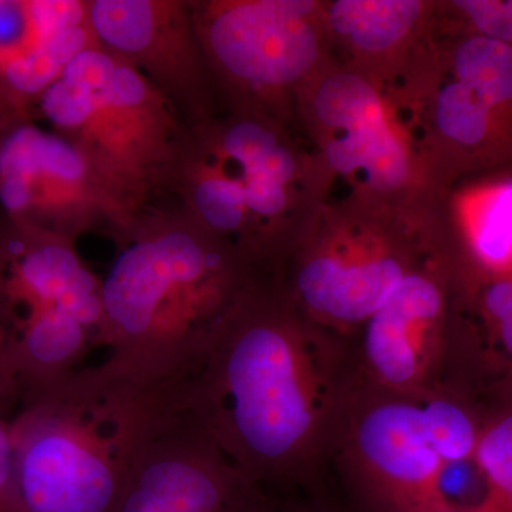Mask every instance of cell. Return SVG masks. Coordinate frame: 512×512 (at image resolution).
Wrapping results in <instances>:
<instances>
[{"instance_id": "obj_24", "label": "cell", "mask_w": 512, "mask_h": 512, "mask_svg": "<svg viewBox=\"0 0 512 512\" xmlns=\"http://www.w3.org/2000/svg\"><path fill=\"white\" fill-rule=\"evenodd\" d=\"M20 386L10 362L8 346L0 332V419L10 420L19 407Z\"/></svg>"}, {"instance_id": "obj_10", "label": "cell", "mask_w": 512, "mask_h": 512, "mask_svg": "<svg viewBox=\"0 0 512 512\" xmlns=\"http://www.w3.org/2000/svg\"><path fill=\"white\" fill-rule=\"evenodd\" d=\"M97 42L144 74L187 130L214 119V79L190 0H87Z\"/></svg>"}, {"instance_id": "obj_15", "label": "cell", "mask_w": 512, "mask_h": 512, "mask_svg": "<svg viewBox=\"0 0 512 512\" xmlns=\"http://www.w3.org/2000/svg\"><path fill=\"white\" fill-rule=\"evenodd\" d=\"M329 164L340 174L363 170L376 190H392L409 177L406 151L387 123L349 131L326 147Z\"/></svg>"}, {"instance_id": "obj_1", "label": "cell", "mask_w": 512, "mask_h": 512, "mask_svg": "<svg viewBox=\"0 0 512 512\" xmlns=\"http://www.w3.org/2000/svg\"><path fill=\"white\" fill-rule=\"evenodd\" d=\"M357 384L348 349L249 286L183 403L249 484L285 488L338 443Z\"/></svg>"}, {"instance_id": "obj_26", "label": "cell", "mask_w": 512, "mask_h": 512, "mask_svg": "<svg viewBox=\"0 0 512 512\" xmlns=\"http://www.w3.org/2000/svg\"><path fill=\"white\" fill-rule=\"evenodd\" d=\"M241 512H278V508L272 504L271 498L265 497L264 500L258 501L251 507L245 508Z\"/></svg>"}, {"instance_id": "obj_22", "label": "cell", "mask_w": 512, "mask_h": 512, "mask_svg": "<svg viewBox=\"0 0 512 512\" xmlns=\"http://www.w3.org/2000/svg\"><path fill=\"white\" fill-rule=\"evenodd\" d=\"M454 5L473 23L478 36L512 46V0H458Z\"/></svg>"}, {"instance_id": "obj_8", "label": "cell", "mask_w": 512, "mask_h": 512, "mask_svg": "<svg viewBox=\"0 0 512 512\" xmlns=\"http://www.w3.org/2000/svg\"><path fill=\"white\" fill-rule=\"evenodd\" d=\"M265 495L181 402L138 448L113 512H241Z\"/></svg>"}, {"instance_id": "obj_5", "label": "cell", "mask_w": 512, "mask_h": 512, "mask_svg": "<svg viewBox=\"0 0 512 512\" xmlns=\"http://www.w3.org/2000/svg\"><path fill=\"white\" fill-rule=\"evenodd\" d=\"M101 292L76 241L0 214V332L22 394L72 375L100 348Z\"/></svg>"}, {"instance_id": "obj_16", "label": "cell", "mask_w": 512, "mask_h": 512, "mask_svg": "<svg viewBox=\"0 0 512 512\" xmlns=\"http://www.w3.org/2000/svg\"><path fill=\"white\" fill-rule=\"evenodd\" d=\"M420 10L416 0H340L330 9V25L359 49L380 52L409 32Z\"/></svg>"}, {"instance_id": "obj_14", "label": "cell", "mask_w": 512, "mask_h": 512, "mask_svg": "<svg viewBox=\"0 0 512 512\" xmlns=\"http://www.w3.org/2000/svg\"><path fill=\"white\" fill-rule=\"evenodd\" d=\"M407 272L399 259L389 255L346 259L319 255L296 272L293 288L303 308L333 328H362Z\"/></svg>"}, {"instance_id": "obj_6", "label": "cell", "mask_w": 512, "mask_h": 512, "mask_svg": "<svg viewBox=\"0 0 512 512\" xmlns=\"http://www.w3.org/2000/svg\"><path fill=\"white\" fill-rule=\"evenodd\" d=\"M481 424L480 410L444 387L399 396L357 382L338 443L377 512H439L444 471L476 456Z\"/></svg>"}, {"instance_id": "obj_19", "label": "cell", "mask_w": 512, "mask_h": 512, "mask_svg": "<svg viewBox=\"0 0 512 512\" xmlns=\"http://www.w3.org/2000/svg\"><path fill=\"white\" fill-rule=\"evenodd\" d=\"M471 248L483 274L512 272V180L488 188L478 198Z\"/></svg>"}, {"instance_id": "obj_12", "label": "cell", "mask_w": 512, "mask_h": 512, "mask_svg": "<svg viewBox=\"0 0 512 512\" xmlns=\"http://www.w3.org/2000/svg\"><path fill=\"white\" fill-rule=\"evenodd\" d=\"M97 43L87 0H0V87L32 110Z\"/></svg>"}, {"instance_id": "obj_2", "label": "cell", "mask_w": 512, "mask_h": 512, "mask_svg": "<svg viewBox=\"0 0 512 512\" xmlns=\"http://www.w3.org/2000/svg\"><path fill=\"white\" fill-rule=\"evenodd\" d=\"M103 279V365L181 390L200 373L249 289L244 256L168 202L137 218Z\"/></svg>"}, {"instance_id": "obj_27", "label": "cell", "mask_w": 512, "mask_h": 512, "mask_svg": "<svg viewBox=\"0 0 512 512\" xmlns=\"http://www.w3.org/2000/svg\"><path fill=\"white\" fill-rule=\"evenodd\" d=\"M278 512H288V511H284V510H278Z\"/></svg>"}, {"instance_id": "obj_18", "label": "cell", "mask_w": 512, "mask_h": 512, "mask_svg": "<svg viewBox=\"0 0 512 512\" xmlns=\"http://www.w3.org/2000/svg\"><path fill=\"white\" fill-rule=\"evenodd\" d=\"M476 451L485 480L480 512H512V400L481 410Z\"/></svg>"}, {"instance_id": "obj_20", "label": "cell", "mask_w": 512, "mask_h": 512, "mask_svg": "<svg viewBox=\"0 0 512 512\" xmlns=\"http://www.w3.org/2000/svg\"><path fill=\"white\" fill-rule=\"evenodd\" d=\"M315 113L326 126L346 133L386 123L375 90L355 74L329 77L316 94Z\"/></svg>"}, {"instance_id": "obj_23", "label": "cell", "mask_w": 512, "mask_h": 512, "mask_svg": "<svg viewBox=\"0 0 512 512\" xmlns=\"http://www.w3.org/2000/svg\"><path fill=\"white\" fill-rule=\"evenodd\" d=\"M0 512H26L20 497L10 420L0 419Z\"/></svg>"}, {"instance_id": "obj_21", "label": "cell", "mask_w": 512, "mask_h": 512, "mask_svg": "<svg viewBox=\"0 0 512 512\" xmlns=\"http://www.w3.org/2000/svg\"><path fill=\"white\" fill-rule=\"evenodd\" d=\"M495 111L460 82L448 84L437 99L441 133L460 146L477 147L490 137Z\"/></svg>"}, {"instance_id": "obj_11", "label": "cell", "mask_w": 512, "mask_h": 512, "mask_svg": "<svg viewBox=\"0 0 512 512\" xmlns=\"http://www.w3.org/2000/svg\"><path fill=\"white\" fill-rule=\"evenodd\" d=\"M444 295L433 279L407 274L362 326L357 380L377 392L421 396L440 386L446 357Z\"/></svg>"}, {"instance_id": "obj_25", "label": "cell", "mask_w": 512, "mask_h": 512, "mask_svg": "<svg viewBox=\"0 0 512 512\" xmlns=\"http://www.w3.org/2000/svg\"><path fill=\"white\" fill-rule=\"evenodd\" d=\"M26 120H32L30 111L0 87V138Z\"/></svg>"}, {"instance_id": "obj_13", "label": "cell", "mask_w": 512, "mask_h": 512, "mask_svg": "<svg viewBox=\"0 0 512 512\" xmlns=\"http://www.w3.org/2000/svg\"><path fill=\"white\" fill-rule=\"evenodd\" d=\"M483 275L470 316L447 332L440 379L480 412L512 400V272Z\"/></svg>"}, {"instance_id": "obj_9", "label": "cell", "mask_w": 512, "mask_h": 512, "mask_svg": "<svg viewBox=\"0 0 512 512\" xmlns=\"http://www.w3.org/2000/svg\"><path fill=\"white\" fill-rule=\"evenodd\" d=\"M212 79L251 93L285 89L318 59V36L305 0H190Z\"/></svg>"}, {"instance_id": "obj_4", "label": "cell", "mask_w": 512, "mask_h": 512, "mask_svg": "<svg viewBox=\"0 0 512 512\" xmlns=\"http://www.w3.org/2000/svg\"><path fill=\"white\" fill-rule=\"evenodd\" d=\"M33 109L137 210L161 200L187 127L136 67L97 43L66 67Z\"/></svg>"}, {"instance_id": "obj_3", "label": "cell", "mask_w": 512, "mask_h": 512, "mask_svg": "<svg viewBox=\"0 0 512 512\" xmlns=\"http://www.w3.org/2000/svg\"><path fill=\"white\" fill-rule=\"evenodd\" d=\"M180 393L103 363L23 393L10 433L25 511L113 512L138 448Z\"/></svg>"}, {"instance_id": "obj_7", "label": "cell", "mask_w": 512, "mask_h": 512, "mask_svg": "<svg viewBox=\"0 0 512 512\" xmlns=\"http://www.w3.org/2000/svg\"><path fill=\"white\" fill-rule=\"evenodd\" d=\"M0 210L9 220L79 241L119 245L141 212L66 138L23 121L0 138Z\"/></svg>"}, {"instance_id": "obj_17", "label": "cell", "mask_w": 512, "mask_h": 512, "mask_svg": "<svg viewBox=\"0 0 512 512\" xmlns=\"http://www.w3.org/2000/svg\"><path fill=\"white\" fill-rule=\"evenodd\" d=\"M457 82L495 113L512 106V46L490 37H468L454 56Z\"/></svg>"}]
</instances>
